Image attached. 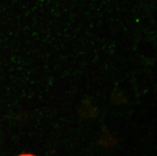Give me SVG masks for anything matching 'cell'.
<instances>
[{"instance_id": "6da1fadb", "label": "cell", "mask_w": 157, "mask_h": 156, "mask_svg": "<svg viewBox=\"0 0 157 156\" xmlns=\"http://www.w3.org/2000/svg\"><path fill=\"white\" fill-rule=\"evenodd\" d=\"M36 156L33 155H31V154H22V155H20V156Z\"/></svg>"}]
</instances>
